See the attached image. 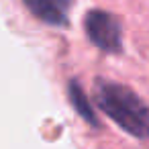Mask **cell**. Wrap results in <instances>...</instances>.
<instances>
[{
  "label": "cell",
  "mask_w": 149,
  "mask_h": 149,
  "mask_svg": "<svg viewBox=\"0 0 149 149\" xmlns=\"http://www.w3.org/2000/svg\"><path fill=\"white\" fill-rule=\"evenodd\" d=\"M29 10L49 25L68 23V0H25Z\"/></svg>",
  "instance_id": "obj_3"
},
{
  "label": "cell",
  "mask_w": 149,
  "mask_h": 149,
  "mask_svg": "<svg viewBox=\"0 0 149 149\" xmlns=\"http://www.w3.org/2000/svg\"><path fill=\"white\" fill-rule=\"evenodd\" d=\"M98 106L127 133L149 139V106L127 86L100 82L96 88Z\"/></svg>",
  "instance_id": "obj_1"
},
{
  "label": "cell",
  "mask_w": 149,
  "mask_h": 149,
  "mask_svg": "<svg viewBox=\"0 0 149 149\" xmlns=\"http://www.w3.org/2000/svg\"><path fill=\"white\" fill-rule=\"evenodd\" d=\"M86 33L102 51L120 49V25L108 13H90L86 19Z\"/></svg>",
  "instance_id": "obj_2"
},
{
  "label": "cell",
  "mask_w": 149,
  "mask_h": 149,
  "mask_svg": "<svg viewBox=\"0 0 149 149\" xmlns=\"http://www.w3.org/2000/svg\"><path fill=\"white\" fill-rule=\"evenodd\" d=\"M68 94H70V100H72V104H74L76 112H78L80 116H84L88 123L96 125L94 110H92V106H90V102H88V98H86V94H84L82 86H80L78 82H70V90H68Z\"/></svg>",
  "instance_id": "obj_4"
}]
</instances>
